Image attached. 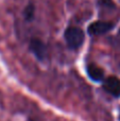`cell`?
Segmentation results:
<instances>
[{
	"mask_svg": "<svg viewBox=\"0 0 120 121\" xmlns=\"http://www.w3.org/2000/svg\"><path fill=\"white\" fill-rule=\"evenodd\" d=\"M64 38L68 48L76 51L82 47L85 39V33L81 28L68 27L64 32Z\"/></svg>",
	"mask_w": 120,
	"mask_h": 121,
	"instance_id": "cell-1",
	"label": "cell"
},
{
	"mask_svg": "<svg viewBox=\"0 0 120 121\" xmlns=\"http://www.w3.org/2000/svg\"><path fill=\"white\" fill-rule=\"evenodd\" d=\"M103 88L114 97H120V80L116 77H108L104 81Z\"/></svg>",
	"mask_w": 120,
	"mask_h": 121,
	"instance_id": "cell-4",
	"label": "cell"
},
{
	"mask_svg": "<svg viewBox=\"0 0 120 121\" xmlns=\"http://www.w3.org/2000/svg\"><path fill=\"white\" fill-rule=\"evenodd\" d=\"M87 75L95 82H101L104 78V71L95 64H88L86 67Z\"/></svg>",
	"mask_w": 120,
	"mask_h": 121,
	"instance_id": "cell-5",
	"label": "cell"
},
{
	"mask_svg": "<svg viewBox=\"0 0 120 121\" xmlns=\"http://www.w3.org/2000/svg\"><path fill=\"white\" fill-rule=\"evenodd\" d=\"M119 36H120V31H119Z\"/></svg>",
	"mask_w": 120,
	"mask_h": 121,
	"instance_id": "cell-7",
	"label": "cell"
},
{
	"mask_svg": "<svg viewBox=\"0 0 120 121\" xmlns=\"http://www.w3.org/2000/svg\"><path fill=\"white\" fill-rule=\"evenodd\" d=\"M114 28V23L112 21H103V20H98L94 21L87 28V33L91 36H99L103 35V34L107 33L108 31Z\"/></svg>",
	"mask_w": 120,
	"mask_h": 121,
	"instance_id": "cell-3",
	"label": "cell"
},
{
	"mask_svg": "<svg viewBox=\"0 0 120 121\" xmlns=\"http://www.w3.org/2000/svg\"><path fill=\"white\" fill-rule=\"evenodd\" d=\"M34 15H35V5L32 2L27 4L23 11V17L27 21H32L34 19Z\"/></svg>",
	"mask_w": 120,
	"mask_h": 121,
	"instance_id": "cell-6",
	"label": "cell"
},
{
	"mask_svg": "<svg viewBox=\"0 0 120 121\" xmlns=\"http://www.w3.org/2000/svg\"><path fill=\"white\" fill-rule=\"evenodd\" d=\"M29 49L38 60H45L48 55V48L42 39L33 37L30 39Z\"/></svg>",
	"mask_w": 120,
	"mask_h": 121,
	"instance_id": "cell-2",
	"label": "cell"
}]
</instances>
